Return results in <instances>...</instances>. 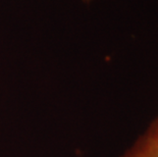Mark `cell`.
<instances>
[{
    "label": "cell",
    "instance_id": "7a4b0ae2",
    "mask_svg": "<svg viewBox=\"0 0 158 157\" xmlns=\"http://www.w3.org/2000/svg\"><path fill=\"white\" fill-rule=\"evenodd\" d=\"M85 2H91V1H93V0H84Z\"/></svg>",
    "mask_w": 158,
    "mask_h": 157
},
{
    "label": "cell",
    "instance_id": "6da1fadb",
    "mask_svg": "<svg viewBox=\"0 0 158 157\" xmlns=\"http://www.w3.org/2000/svg\"><path fill=\"white\" fill-rule=\"evenodd\" d=\"M120 157H158V116Z\"/></svg>",
    "mask_w": 158,
    "mask_h": 157
}]
</instances>
